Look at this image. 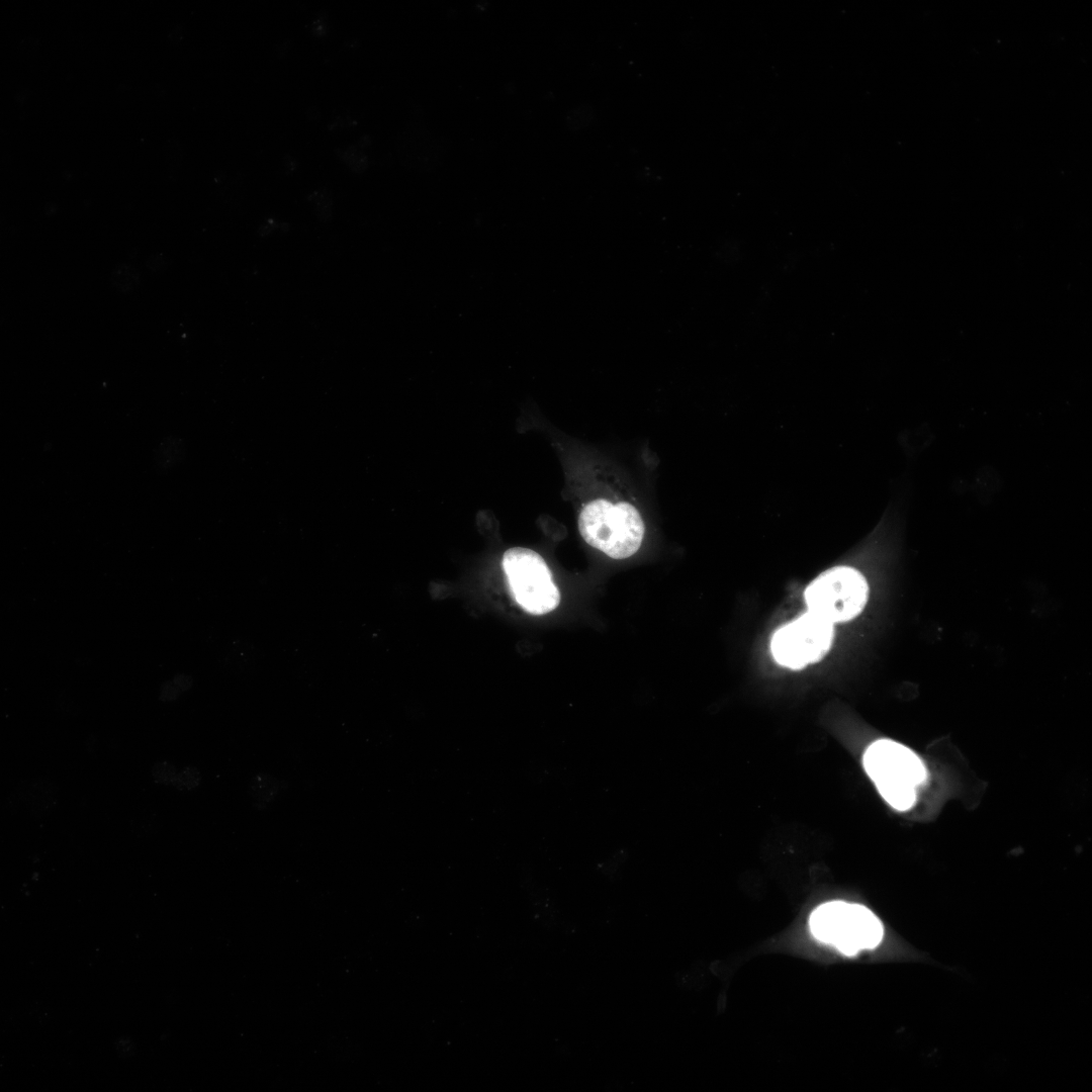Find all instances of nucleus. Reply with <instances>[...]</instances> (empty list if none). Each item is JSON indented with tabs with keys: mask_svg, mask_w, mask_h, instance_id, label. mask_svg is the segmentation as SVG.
I'll return each instance as SVG.
<instances>
[{
	"mask_svg": "<svg viewBox=\"0 0 1092 1092\" xmlns=\"http://www.w3.org/2000/svg\"><path fill=\"white\" fill-rule=\"evenodd\" d=\"M863 766L885 801L899 811L914 805L917 788L927 778L926 767L916 753L889 739L877 740L867 748Z\"/></svg>",
	"mask_w": 1092,
	"mask_h": 1092,
	"instance_id": "obj_1",
	"label": "nucleus"
},
{
	"mask_svg": "<svg viewBox=\"0 0 1092 1092\" xmlns=\"http://www.w3.org/2000/svg\"><path fill=\"white\" fill-rule=\"evenodd\" d=\"M578 529L584 541L611 558L632 556L641 546L644 523L629 503L613 504L600 498L583 507Z\"/></svg>",
	"mask_w": 1092,
	"mask_h": 1092,
	"instance_id": "obj_2",
	"label": "nucleus"
},
{
	"mask_svg": "<svg viewBox=\"0 0 1092 1092\" xmlns=\"http://www.w3.org/2000/svg\"><path fill=\"white\" fill-rule=\"evenodd\" d=\"M813 936L846 956L876 947L884 929L880 919L867 907L843 901L818 906L809 919Z\"/></svg>",
	"mask_w": 1092,
	"mask_h": 1092,
	"instance_id": "obj_3",
	"label": "nucleus"
},
{
	"mask_svg": "<svg viewBox=\"0 0 1092 1092\" xmlns=\"http://www.w3.org/2000/svg\"><path fill=\"white\" fill-rule=\"evenodd\" d=\"M503 568L517 603L528 613L543 615L553 611L560 594L545 560L537 552L522 547L507 550Z\"/></svg>",
	"mask_w": 1092,
	"mask_h": 1092,
	"instance_id": "obj_4",
	"label": "nucleus"
},
{
	"mask_svg": "<svg viewBox=\"0 0 1092 1092\" xmlns=\"http://www.w3.org/2000/svg\"><path fill=\"white\" fill-rule=\"evenodd\" d=\"M810 612L830 622L848 621L863 609L868 584L850 567H834L818 576L805 593Z\"/></svg>",
	"mask_w": 1092,
	"mask_h": 1092,
	"instance_id": "obj_5",
	"label": "nucleus"
},
{
	"mask_svg": "<svg viewBox=\"0 0 1092 1092\" xmlns=\"http://www.w3.org/2000/svg\"><path fill=\"white\" fill-rule=\"evenodd\" d=\"M832 623L808 613L776 632L771 652L776 660L790 668L818 661L829 649Z\"/></svg>",
	"mask_w": 1092,
	"mask_h": 1092,
	"instance_id": "obj_6",
	"label": "nucleus"
}]
</instances>
